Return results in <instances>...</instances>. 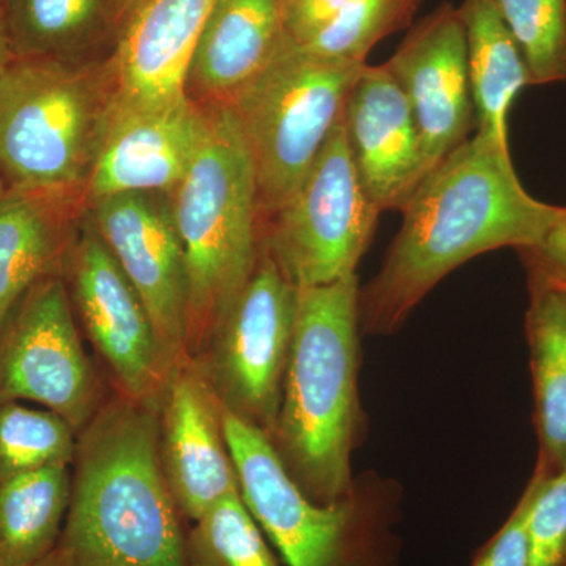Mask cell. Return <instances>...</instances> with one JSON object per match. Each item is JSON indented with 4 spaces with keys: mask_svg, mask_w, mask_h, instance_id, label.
<instances>
[{
    "mask_svg": "<svg viewBox=\"0 0 566 566\" xmlns=\"http://www.w3.org/2000/svg\"><path fill=\"white\" fill-rule=\"evenodd\" d=\"M381 211L357 177L342 118L289 202L263 226V245L296 289L356 274Z\"/></svg>",
    "mask_w": 566,
    "mask_h": 566,
    "instance_id": "obj_8",
    "label": "cell"
},
{
    "mask_svg": "<svg viewBox=\"0 0 566 566\" xmlns=\"http://www.w3.org/2000/svg\"><path fill=\"white\" fill-rule=\"evenodd\" d=\"M365 65L312 54L286 39L230 103L255 167L262 227L307 177Z\"/></svg>",
    "mask_w": 566,
    "mask_h": 566,
    "instance_id": "obj_7",
    "label": "cell"
},
{
    "mask_svg": "<svg viewBox=\"0 0 566 566\" xmlns=\"http://www.w3.org/2000/svg\"><path fill=\"white\" fill-rule=\"evenodd\" d=\"M300 289L264 245L251 281L202 354L191 357L227 412L270 436L281 406Z\"/></svg>",
    "mask_w": 566,
    "mask_h": 566,
    "instance_id": "obj_10",
    "label": "cell"
},
{
    "mask_svg": "<svg viewBox=\"0 0 566 566\" xmlns=\"http://www.w3.org/2000/svg\"><path fill=\"white\" fill-rule=\"evenodd\" d=\"M59 545L70 566H189L158 455V408L111 390L77 434Z\"/></svg>",
    "mask_w": 566,
    "mask_h": 566,
    "instance_id": "obj_2",
    "label": "cell"
},
{
    "mask_svg": "<svg viewBox=\"0 0 566 566\" xmlns=\"http://www.w3.org/2000/svg\"><path fill=\"white\" fill-rule=\"evenodd\" d=\"M63 279L71 305L115 394L155 406L174 370L139 293L84 211Z\"/></svg>",
    "mask_w": 566,
    "mask_h": 566,
    "instance_id": "obj_9",
    "label": "cell"
},
{
    "mask_svg": "<svg viewBox=\"0 0 566 566\" xmlns=\"http://www.w3.org/2000/svg\"><path fill=\"white\" fill-rule=\"evenodd\" d=\"M532 499L528 483L516 509L497 534L476 554L471 566H528L527 510Z\"/></svg>",
    "mask_w": 566,
    "mask_h": 566,
    "instance_id": "obj_29",
    "label": "cell"
},
{
    "mask_svg": "<svg viewBox=\"0 0 566 566\" xmlns=\"http://www.w3.org/2000/svg\"><path fill=\"white\" fill-rule=\"evenodd\" d=\"M523 52L532 85L566 81V0H493Z\"/></svg>",
    "mask_w": 566,
    "mask_h": 566,
    "instance_id": "obj_27",
    "label": "cell"
},
{
    "mask_svg": "<svg viewBox=\"0 0 566 566\" xmlns=\"http://www.w3.org/2000/svg\"><path fill=\"white\" fill-rule=\"evenodd\" d=\"M531 483L528 566H566V465L551 476L535 469Z\"/></svg>",
    "mask_w": 566,
    "mask_h": 566,
    "instance_id": "obj_28",
    "label": "cell"
},
{
    "mask_svg": "<svg viewBox=\"0 0 566 566\" xmlns=\"http://www.w3.org/2000/svg\"><path fill=\"white\" fill-rule=\"evenodd\" d=\"M7 0H0V6H6Z\"/></svg>",
    "mask_w": 566,
    "mask_h": 566,
    "instance_id": "obj_35",
    "label": "cell"
},
{
    "mask_svg": "<svg viewBox=\"0 0 566 566\" xmlns=\"http://www.w3.org/2000/svg\"><path fill=\"white\" fill-rule=\"evenodd\" d=\"M349 0H285L283 24L286 39L296 44L311 40L315 33L345 9Z\"/></svg>",
    "mask_w": 566,
    "mask_h": 566,
    "instance_id": "obj_30",
    "label": "cell"
},
{
    "mask_svg": "<svg viewBox=\"0 0 566 566\" xmlns=\"http://www.w3.org/2000/svg\"><path fill=\"white\" fill-rule=\"evenodd\" d=\"M523 253L528 270L566 286V211L538 248Z\"/></svg>",
    "mask_w": 566,
    "mask_h": 566,
    "instance_id": "obj_31",
    "label": "cell"
},
{
    "mask_svg": "<svg viewBox=\"0 0 566 566\" xmlns=\"http://www.w3.org/2000/svg\"><path fill=\"white\" fill-rule=\"evenodd\" d=\"M207 123V107L186 96L155 107L118 104L88 185L87 205L117 193H172L191 169Z\"/></svg>",
    "mask_w": 566,
    "mask_h": 566,
    "instance_id": "obj_15",
    "label": "cell"
},
{
    "mask_svg": "<svg viewBox=\"0 0 566 566\" xmlns=\"http://www.w3.org/2000/svg\"><path fill=\"white\" fill-rule=\"evenodd\" d=\"M565 211L524 189L510 147L475 133L401 208L403 222L381 270L360 289V333H395L442 279L476 255L538 248Z\"/></svg>",
    "mask_w": 566,
    "mask_h": 566,
    "instance_id": "obj_1",
    "label": "cell"
},
{
    "mask_svg": "<svg viewBox=\"0 0 566 566\" xmlns=\"http://www.w3.org/2000/svg\"><path fill=\"white\" fill-rule=\"evenodd\" d=\"M87 210L144 301L170 360L180 363L188 356V270L170 193H117Z\"/></svg>",
    "mask_w": 566,
    "mask_h": 566,
    "instance_id": "obj_12",
    "label": "cell"
},
{
    "mask_svg": "<svg viewBox=\"0 0 566 566\" xmlns=\"http://www.w3.org/2000/svg\"><path fill=\"white\" fill-rule=\"evenodd\" d=\"M527 340L542 474L566 465V286L531 271Z\"/></svg>",
    "mask_w": 566,
    "mask_h": 566,
    "instance_id": "obj_21",
    "label": "cell"
},
{
    "mask_svg": "<svg viewBox=\"0 0 566 566\" xmlns=\"http://www.w3.org/2000/svg\"><path fill=\"white\" fill-rule=\"evenodd\" d=\"M386 66L415 115L427 177L475 125L460 11L439 6L406 35Z\"/></svg>",
    "mask_w": 566,
    "mask_h": 566,
    "instance_id": "obj_13",
    "label": "cell"
},
{
    "mask_svg": "<svg viewBox=\"0 0 566 566\" xmlns=\"http://www.w3.org/2000/svg\"><path fill=\"white\" fill-rule=\"evenodd\" d=\"M468 51L469 84L476 134L509 147V114L531 76L523 52L493 0H463L460 7Z\"/></svg>",
    "mask_w": 566,
    "mask_h": 566,
    "instance_id": "obj_22",
    "label": "cell"
},
{
    "mask_svg": "<svg viewBox=\"0 0 566 566\" xmlns=\"http://www.w3.org/2000/svg\"><path fill=\"white\" fill-rule=\"evenodd\" d=\"M125 0H7L14 59L70 63L107 61Z\"/></svg>",
    "mask_w": 566,
    "mask_h": 566,
    "instance_id": "obj_20",
    "label": "cell"
},
{
    "mask_svg": "<svg viewBox=\"0 0 566 566\" xmlns=\"http://www.w3.org/2000/svg\"><path fill=\"white\" fill-rule=\"evenodd\" d=\"M118 106L111 59H14L0 74V175L9 188L87 207Z\"/></svg>",
    "mask_w": 566,
    "mask_h": 566,
    "instance_id": "obj_5",
    "label": "cell"
},
{
    "mask_svg": "<svg viewBox=\"0 0 566 566\" xmlns=\"http://www.w3.org/2000/svg\"><path fill=\"white\" fill-rule=\"evenodd\" d=\"M207 133L170 193L188 270L186 354L197 357L251 281L263 248L255 167L230 104L207 107Z\"/></svg>",
    "mask_w": 566,
    "mask_h": 566,
    "instance_id": "obj_4",
    "label": "cell"
},
{
    "mask_svg": "<svg viewBox=\"0 0 566 566\" xmlns=\"http://www.w3.org/2000/svg\"><path fill=\"white\" fill-rule=\"evenodd\" d=\"M71 499L70 465L0 482V566H32L59 545Z\"/></svg>",
    "mask_w": 566,
    "mask_h": 566,
    "instance_id": "obj_23",
    "label": "cell"
},
{
    "mask_svg": "<svg viewBox=\"0 0 566 566\" xmlns=\"http://www.w3.org/2000/svg\"><path fill=\"white\" fill-rule=\"evenodd\" d=\"M189 566H279L240 491L227 494L186 535Z\"/></svg>",
    "mask_w": 566,
    "mask_h": 566,
    "instance_id": "obj_25",
    "label": "cell"
},
{
    "mask_svg": "<svg viewBox=\"0 0 566 566\" xmlns=\"http://www.w3.org/2000/svg\"><path fill=\"white\" fill-rule=\"evenodd\" d=\"M9 191V185H7L6 180H3L2 175H0V200L6 196V192Z\"/></svg>",
    "mask_w": 566,
    "mask_h": 566,
    "instance_id": "obj_34",
    "label": "cell"
},
{
    "mask_svg": "<svg viewBox=\"0 0 566 566\" xmlns=\"http://www.w3.org/2000/svg\"><path fill=\"white\" fill-rule=\"evenodd\" d=\"M342 126L368 199L381 212L401 211L424 178L423 161L411 106L386 63L360 71Z\"/></svg>",
    "mask_w": 566,
    "mask_h": 566,
    "instance_id": "obj_16",
    "label": "cell"
},
{
    "mask_svg": "<svg viewBox=\"0 0 566 566\" xmlns=\"http://www.w3.org/2000/svg\"><path fill=\"white\" fill-rule=\"evenodd\" d=\"M14 61L13 48H11V40L9 35V28H7L6 13L3 7L0 6V74L7 70V66Z\"/></svg>",
    "mask_w": 566,
    "mask_h": 566,
    "instance_id": "obj_32",
    "label": "cell"
},
{
    "mask_svg": "<svg viewBox=\"0 0 566 566\" xmlns=\"http://www.w3.org/2000/svg\"><path fill=\"white\" fill-rule=\"evenodd\" d=\"M76 447V431L55 412L36 411L18 401L0 405V482L71 465Z\"/></svg>",
    "mask_w": 566,
    "mask_h": 566,
    "instance_id": "obj_24",
    "label": "cell"
},
{
    "mask_svg": "<svg viewBox=\"0 0 566 566\" xmlns=\"http://www.w3.org/2000/svg\"><path fill=\"white\" fill-rule=\"evenodd\" d=\"M223 430L241 497L286 566H397L390 497L356 488L337 504H315L262 430L226 409Z\"/></svg>",
    "mask_w": 566,
    "mask_h": 566,
    "instance_id": "obj_6",
    "label": "cell"
},
{
    "mask_svg": "<svg viewBox=\"0 0 566 566\" xmlns=\"http://www.w3.org/2000/svg\"><path fill=\"white\" fill-rule=\"evenodd\" d=\"M216 2L125 0L111 57L120 106L185 98L189 66Z\"/></svg>",
    "mask_w": 566,
    "mask_h": 566,
    "instance_id": "obj_17",
    "label": "cell"
},
{
    "mask_svg": "<svg viewBox=\"0 0 566 566\" xmlns=\"http://www.w3.org/2000/svg\"><path fill=\"white\" fill-rule=\"evenodd\" d=\"M87 207L9 188L0 200V326L36 283L63 275Z\"/></svg>",
    "mask_w": 566,
    "mask_h": 566,
    "instance_id": "obj_19",
    "label": "cell"
},
{
    "mask_svg": "<svg viewBox=\"0 0 566 566\" xmlns=\"http://www.w3.org/2000/svg\"><path fill=\"white\" fill-rule=\"evenodd\" d=\"M285 0H218L197 44L185 95L200 107L230 104L286 40Z\"/></svg>",
    "mask_w": 566,
    "mask_h": 566,
    "instance_id": "obj_18",
    "label": "cell"
},
{
    "mask_svg": "<svg viewBox=\"0 0 566 566\" xmlns=\"http://www.w3.org/2000/svg\"><path fill=\"white\" fill-rule=\"evenodd\" d=\"M420 2L349 0L329 24L297 46L323 57L367 63L375 44L411 24Z\"/></svg>",
    "mask_w": 566,
    "mask_h": 566,
    "instance_id": "obj_26",
    "label": "cell"
},
{
    "mask_svg": "<svg viewBox=\"0 0 566 566\" xmlns=\"http://www.w3.org/2000/svg\"><path fill=\"white\" fill-rule=\"evenodd\" d=\"M32 566H70V558L66 556L65 549L57 545L50 556L44 557L39 564Z\"/></svg>",
    "mask_w": 566,
    "mask_h": 566,
    "instance_id": "obj_33",
    "label": "cell"
},
{
    "mask_svg": "<svg viewBox=\"0 0 566 566\" xmlns=\"http://www.w3.org/2000/svg\"><path fill=\"white\" fill-rule=\"evenodd\" d=\"M109 394L82 345L63 275L33 285L0 326V405L35 401L80 434Z\"/></svg>",
    "mask_w": 566,
    "mask_h": 566,
    "instance_id": "obj_11",
    "label": "cell"
},
{
    "mask_svg": "<svg viewBox=\"0 0 566 566\" xmlns=\"http://www.w3.org/2000/svg\"><path fill=\"white\" fill-rule=\"evenodd\" d=\"M359 279L300 289L296 324L270 438L286 472L311 501L352 497L359 433Z\"/></svg>",
    "mask_w": 566,
    "mask_h": 566,
    "instance_id": "obj_3",
    "label": "cell"
},
{
    "mask_svg": "<svg viewBox=\"0 0 566 566\" xmlns=\"http://www.w3.org/2000/svg\"><path fill=\"white\" fill-rule=\"evenodd\" d=\"M158 455L164 479L186 521L240 491L223 430V408L191 357L175 364L158 408Z\"/></svg>",
    "mask_w": 566,
    "mask_h": 566,
    "instance_id": "obj_14",
    "label": "cell"
}]
</instances>
